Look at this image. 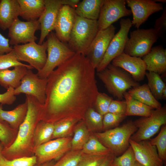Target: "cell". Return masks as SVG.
Listing matches in <instances>:
<instances>
[{
  "label": "cell",
  "mask_w": 166,
  "mask_h": 166,
  "mask_svg": "<svg viewBox=\"0 0 166 166\" xmlns=\"http://www.w3.org/2000/svg\"><path fill=\"white\" fill-rule=\"evenodd\" d=\"M95 69L85 55L75 53L47 77L42 121L79 120L94 105L99 93Z\"/></svg>",
  "instance_id": "6da1fadb"
},
{
  "label": "cell",
  "mask_w": 166,
  "mask_h": 166,
  "mask_svg": "<svg viewBox=\"0 0 166 166\" xmlns=\"http://www.w3.org/2000/svg\"><path fill=\"white\" fill-rule=\"evenodd\" d=\"M26 100L27 111L25 118L19 126L14 142L4 148L2 152V155L8 160L34 155V133L37 124L41 120L43 105L31 96L26 95Z\"/></svg>",
  "instance_id": "7a4b0ae2"
},
{
  "label": "cell",
  "mask_w": 166,
  "mask_h": 166,
  "mask_svg": "<svg viewBox=\"0 0 166 166\" xmlns=\"http://www.w3.org/2000/svg\"><path fill=\"white\" fill-rule=\"evenodd\" d=\"M97 75L109 93L119 100L127 90L139 85L128 73L111 63Z\"/></svg>",
  "instance_id": "3957f363"
},
{
  "label": "cell",
  "mask_w": 166,
  "mask_h": 166,
  "mask_svg": "<svg viewBox=\"0 0 166 166\" xmlns=\"http://www.w3.org/2000/svg\"><path fill=\"white\" fill-rule=\"evenodd\" d=\"M137 130L133 121H129L120 127L94 134L112 153L118 156L123 154L129 147V140Z\"/></svg>",
  "instance_id": "277c9868"
},
{
  "label": "cell",
  "mask_w": 166,
  "mask_h": 166,
  "mask_svg": "<svg viewBox=\"0 0 166 166\" xmlns=\"http://www.w3.org/2000/svg\"><path fill=\"white\" fill-rule=\"evenodd\" d=\"M98 31L97 20L77 15L68 42L69 47L75 53L85 55Z\"/></svg>",
  "instance_id": "5b68a950"
},
{
  "label": "cell",
  "mask_w": 166,
  "mask_h": 166,
  "mask_svg": "<svg viewBox=\"0 0 166 166\" xmlns=\"http://www.w3.org/2000/svg\"><path fill=\"white\" fill-rule=\"evenodd\" d=\"M47 55L45 65L37 73L40 78H47L56 68L73 57L75 53L61 42L53 31L47 36Z\"/></svg>",
  "instance_id": "8992f818"
},
{
  "label": "cell",
  "mask_w": 166,
  "mask_h": 166,
  "mask_svg": "<svg viewBox=\"0 0 166 166\" xmlns=\"http://www.w3.org/2000/svg\"><path fill=\"white\" fill-rule=\"evenodd\" d=\"M159 37L154 28H139L131 31L124 52L131 56L143 57L149 52Z\"/></svg>",
  "instance_id": "52a82bcc"
},
{
  "label": "cell",
  "mask_w": 166,
  "mask_h": 166,
  "mask_svg": "<svg viewBox=\"0 0 166 166\" xmlns=\"http://www.w3.org/2000/svg\"><path fill=\"white\" fill-rule=\"evenodd\" d=\"M137 128L130 139L136 142L148 140L166 124V107L153 110L148 117H142L133 121Z\"/></svg>",
  "instance_id": "ba28073f"
},
{
  "label": "cell",
  "mask_w": 166,
  "mask_h": 166,
  "mask_svg": "<svg viewBox=\"0 0 166 166\" xmlns=\"http://www.w3.org/2000/svg\"><path fill=\"white\" fill-rule=\"evenodd\" d=\"M47 47L46 41L41 45L34 42L14 45L13 48L19 61L27 62L38 72L43 68L46 63Z\"/></svg>",
  "instance_id": "9c48e42d"
},
{
  "label": "cell",
  "mask_w": 166,
  "mask_h": 166,
  "mask_svg": "<svg viewBox=\"0 0 166 166\" xmlns=\"http://www.w3.org/2000/svg\"><path fill=\"white\" fill-rule=\"evenodd\" d=\"M120 28L115 34L108 46L101 62L96 69L97 72L104 69L116 57L124 52L129 30L132 26L129 18L121 19Z\"/></svg>",
  "instance_id": "30bf717a"
},
{
  "label": "cell",
  "mask_w": 166,
  "mask_h": 166,
  "mask_svg": "<svg viewBox=\"0 0 166 166\" xmlns=\"http://www.w3.org/2000/svg\"><path fill=\"white\" fill-rule=\"evenodd\" d=\"M70 137L55 139L34 148V155L37 158L36 164H40L53 160H58L71 149Z\"/></svg>",
  "instance_id": "8fae6325"
},
{
  "label": "cell",
  "mask_w": 166,
  "mask_h": 166,
  "mask_svg": "<svg viewBox=\"0 0 166 166\" xmlns=\"http://www.w3.org/2000/svg\"><path fill=\"white\" fill-rule=\"evenodd\" d=\"M47 78H40L37 73L28 69L22 78L20 85L14 89L15 96L21 93L31 96L43 105L46 99V90Z\"/></svg>",
  "instance_id": "7c38bea8"
},
{
  "label": "cell",
  "mask_w": 166,
  "mask_h": 166,
  "mask_svg": "<svg viewBox=\"0 0 166 166\" xmlns=\"http://www.w3.org/2000/svg\"><path fill=\"white\" fill-rule=\"evenodd\" d=\"M125 0H104L97 22L99 30L105 29L120 19L132 14Z\"/></svg>",
  "instance_id": "4fadbf2b"
},
{
  "label": "cell",
  "mask_w": 166,
  "mask_h": 166,
  "mask_svg": "<svg viewBox=\"0 0 166 166\" xmlns=\"http://www.w3.org/2000/svg\"><path fill=\"white\" fill-rule=\"evenodd\" d=\"M40 29L38 20L24 22L18 18L8 29L10 45L14 46L35 42L37 38L35 35V32Z\"/></svg>",
  "instance_id": "5bb4252c"
},
{
  "label": "cell",
  "mask_w": 166,
  "mask_h": 166,
  "mask_svg": "<svg viewBox=\"0 0 166 166\" xmlns=\"http://www.w3.org/2000/svg\"><path fill=\"white\" fill-rule=\"evenodd\" d=\"M116 29L112 25L105 29L99 30L88 48L85 56L95 69L101 61L115 34Z\"/></svg>",
  "instance_id": "9a60e30c"
},
{
  "label": "cell",
  "mask_w": 166,
  "mask_h": 166,
  "mask_svg": "<svg viewBox=\"0 0 166 166\" xmlns=\"http://www.w3.org/2000/svg\"><path fill=\"white\" fill-rule=\"evenodd\" d=\"M132 14V26L139 29L152 14L163 10V4L152 0H127Z\"/></svg>",
  "instance_id": "2e32d148"
},
{
  "label": "cell",
  "mask_w": 166,
  "mask_h": 166,
  "mask_svg": "<svg viewBox=\"0 0 166 166\" xmlns=\"http://www.w3.org/2000/svg\"><path fill=\"white\" fill-rule=\"evenodd\" d=\"M130 145L132 148L136 161L144 166H162L163 162L159 157L156 147L148 140L136 142L130 138Z\"/></svg>",
  "instance_id": "e0dca14e"
},
{
  "label": "cell",
  "mask_w": 166,
  "mask_h": 166,
  "mask_svg": "<svg viewBox=\"0 0 166 166\" xmlns=\"http://www.w3.org/2000/svg\"><path fill=\"white\" fill-rule=\"evenodd\" d=\"M111 64L126 71L137 82L143 80L145 76L146 65L141 57L131 56L123 52L114 58Z\"/></svg>",
  "instance_id": "ac0fdd59"
},
{
  "label": "cell",
  "mask_w": 166,
  "mask_h": 166,
  "mask_svg": "<svg viewBox=\"0 0 166 166\" xmlns=\"http://www.w3.org/2000/svg\"><path fill=\"white\" fill-rule=\"evenodd\" d=\"M44 10L38 20L41 34L38 44H42L48 34L54 30L59 10L62 5L60 0H44Z\"/></svg>",
  "instance_id": "d6986e66"
},
{
  "label": "cell",
  "mask_w": 166,
  "mask_h": 166,
  "mask_svg": "<svg viewBox=\"0 0 166 166\" xmlns=\"http://www.w3.org/2000/svg\"><path fill=\"white\" fill-rule=\"evenodd\" d=\"M76 16L75 10L67 5H62L59 10L54 30L57 38L64 43L69 40Z\"/></svg>",
  "instance_id": "ffe728a7"
},
{
  "label": "cell",
  "mask_w": 166,
  "mask_h": 166,
  "mask_svg": "<svg viewBox=\"0 0 166 166\" xmlns=\"http://www.w3.org/2000/svg\"><path fill=\"white\" fill-rule=\"evenodd\" d=\"M146 70L159 75L166 71V50L162 45L152 47L149 52L142 57Z\"/></svg>",
  "instance_id": "44dd1931"
},
{
  "label": "cell",
  "mask_w": 166,
  "mask_h": 166,
  "mask_svg": "<svg viewBox=\"0 0 166 166\" xmlns=\"http://www.w3.org/2000/svg\"><path fill=\"white\" fill-rule=\"evenodd\" d=\"M20 9L17 0H1L0 2V28L8 29L14 22L18 18Z\"/></svg>",
  "instance_id": "7402d4cb"
},
{
  "label": "cell",
  "mask_w": 166,
  "mask_h": 166,
  "mask_svg": "<svg viewBox=\"0 0 166 166\" xmlns=\"http://www.w3.org/2000/svg\"><path fill=\"white\" fill-rule=\"evenodd\" d=\"M2 105H0V122L7 123L12 128L18 130L23 121L27 111V103L25 101L18 105L10 111L3 109Z\"/></svg>",
  "instance_id": "603a6c76"
},
{
  "label": "cell",
  "mask_w": 166,
  "mask_h": 166,
  "mask_svg": "<svg viewBox=\"0 0 166 166\" xmlns=\"http://www.w3.org/2000/svg\"><path fill=\"white\" fill-rule=\"evenodd\" d=\"M14 68L12 70L8 69L0 70V85L6 89L11 88L15 89L18 88L29 69L23 65Z\"/></svg>",
  "instance_id": "cb8c5ba5"
},
{
  "label": "cell",
  "mask_w": 166,
  "mask_h": 166,
  "mask_svg": "<svg viewBox=\"0 0 166 166\" xmlns=\"http://www.w3.org/2000/svg\"><path fill=\"white\" fill-rule=\"evenodd\" d=\"M19 16L26 21L38 20L45 8L44 0H17Z\"/></svg>",
  "instance_id": "d4e9b609"
},
{
  "label": "cell",
  "mask_w": 166,
  "mask_h": 166,
  "mask_svg": "<svg viewBox=\"0 0 166 166\" xmlns=\"http://www.w3.org/2000/svg\"><path fill=\"white\" fill-rule=\"evenodd\" d=\"M104 0H83L74 9L76 15L88 19L97 20Z\"/></svg>",
  "instance_id": "484cf974"
},
{
  "label": "cell",
  "mask_w": 166,
  "mask_h": 166,
  "mask_svg": "<svg viewBox=\"0 0 166 166\" xmlns=\"http://www.w3.org/2000/svg\"><path fill=\"white\" fill-rule=\"evenodd\" d=\"M128 93L134 98L153 109H159L162 107L152 94L147 84L131 88Z\"/></svg>",
  "instance_id": "4316f807"
},
{
  "label": "cell",
  "mask_w": 166,
  "mask_h": 166,
  "mask_svg": "<svg viewBox=\"0 0 166 166\" xmlns=\"http://www.w3.org/2000/svg\"><path fill=\"white\" fill-rule=\"evenodd\" d=\"M124 98L126 103V116H135L144 117L151 114L153 108L134 98L128 92L124 93Z\"/></svg>",
  "instance_id": "83f0119b"
},
{
  "label": "cell",
  "mask_w": 166,
  "mask_h": 166,
  "mask_svg": "<svg viewBox=\"0 0 166 166\" xmlns=\"http://www.w3.org/2000/svg\"><path fill=\"white\" fill-rule=\"evenodd\" d=\"M54 123L41 120L37 124L34 135V149L50 140L54 130Z\"/></svg>",
  "instance_id": "f1b7e54d"
},
{
  "label": "cell",
  "mask_w": 166,
  "mask_h": 166,
  "mask_svg": "<svg viewBox=\"0 0 166 166\" xmlns=\"http://www.w3.org/2000/svg\"><path fill=\"white\" fill-rule=\"evenodd\" d=\"M147 80V84L151 93L157 100L162 99V93L166 87L160 75L153 72H146Z\"/></svg>",
  "instance_id": "f546056e"
},
{
  "label": "cell",
  "mask_w": 166,
  "mask_h": 166,
  "mask_svg": "<svg viewBox=\"0 0 166 166\" xmlns=\"http://www.w3.org/2000/svg\"><path fill=\"white\" fill-rule=\"evenodd\" d=\"M76 127L71 140V150H81L90 136L84 122H81Z\"/></svg>",
  "instance_id": "4dcf8cb0"
},
{
  "label": "cell",
  "mask_w": 166,
  "mask_h": 166,
  "mask_svg": "<svg viewBox=\"0 0 166 166\" xmlns=\"http://www.w3.org/2000/svg\"><path fill=\"white\" fill-rule=\"evenodd\" d=\"M81 151L83 153L92 155H106L112 153L95 135L90 136Z\"/></svg>",
  "instance_id": "1f68e13d"
},
{
  "label": "cell",
  "mask_w": 166,
  "mask_h": 166,
  "mask_svg": "<svg viewBox=\"0 0 166 166\" xmlns=\"http://www.w3.org/2000/svg\"><path fill=\"white\" fill-rule=\"evenodd\" d=\"M149 140V143L156 147L160 159L165 161L166 160V125L161 127L160 132L155 137Z\"/></svg>",
  "instance_id": "d6a6232c"
},
{
  "label": "cell",
  "mask_w": 166,
  "mask_h": 166,
  "mask_svg": "<svg viewBox=\"0 0 166 166\" xmlns=\"http://www.w3.org/2000/svg\"><path fill=\"white\" fill-rule=\"evenodd\" d=\"M78 121L76 119H71L60 120L54 123V130L51 140L65 137Z\"/></svg>",
  "instance_id": "836d02e7"
},
{
  "label": "cell",
  "mask_w": 166,
  "mask_h": 166,
  "mask_svg": "<svg viewBox=\"0 0 166 166\" xmlns=\"http://www.w3.org/2000/svg\"><path fill=\"white\" fill-rule=\"evenodd\" d=\"M83 153L81 150L69 151L51 166H77Z\"/></svg>",
  "instance_id": "e575fe53"
},
{
  "label": "cell",
  "mask_w": 166,
  "mask_h": 166,
  "mask_svg": "<svg viewBox=\"0 0 166 166\" xmlns=\"http://www.w3.org/2000/svg\"><path fill=\"white\" fill-rule=\"evenodd\" d=\"M18 130L12 128L5 122H0V142L4 148L10 146L16 137Z\"/></svg>",
  "instance_id": "d590c367"
},
{
  "label": "cell",
  "mask_w": 166,
  "mask_h": 166,
  "mask_svg": "<svg viewBox=\"0 0 166 166\" xmlns=\"http://www.w3.org/2000/svg\"><path fill=\"white\" fill-rule=\"evenodd\" d=\"M37 158L33 155L8 160L2 155L0 157V166H35Z\"/></svg>",
  "instance_id": "8d00e7d4"
},
{
  "label": "cell",
  "mask_w": 166,
  "mask_h": 166,
  "mask_svg": "<svg viewBox=\"0 0 166 166\" xmlns=\"http://www.w3.org/2000/svg\"><path fill=\"white\" fill-rule=\"evenodd\" d=\"M136 161L133 150L130 145L121 156L114 157L111 166H134Z\"/></svg>",
  "instance_id": "74e56055"
},
{
  "label": "cell",
  "mask_w": 166,
  "mask_h": 166,
  "mask_svg": "<svg viewBox=\"0 0 166 166\" xmlns=\"http://www.w3.org/2000/svg\"><path fill=\"white\" fill-rule=\"evenodd\" d=\"M18 65H23L29 69L33 68L29 65L21 63L17 59L13 49L7 53L0 55V70L9 69Z\"/></svg>",
  "instance_id": "f35d334b"
},
{
  "label": "cell",
  "mask_w": 166,
  "mask_h": 166,
  "mask_svg": "<svg viewBox=\"0 0 166 166\" xmlns=\"http://www.w3.org/2000/svg\"><path fill=\"white\" fill-rule=\"evenodd\" d=\"M84 117L86 123L96 130L103 129V116L91 107L85 112Z\"/></svg>",
  "instance_id": "ab89813d"
},
{
  "label": "cell",
  "mask_w": 166,
  "mask_h": 166,
  "mask_svg": "<svg viewBox=\"0 0 166 166\" xmlns=\"http://www.w3.org/2000/svg\"><path fill=\"white\" fill-rule=\"evenodd\" d=\"M113 100L112 97L106 94L99 92L94 103L97 111L103 116L108 112L109 106Z\"/></svg>",
  "instance_id": "60d3db41"
},
{
  "label": "cell",
  "mask_w": 166,
  "mask_h": 166,
  "mask_svg": "<svg viewBox=\"0 0 166 166\" xmlns=\"http://www.w3.org/2000/svg\"><path fill=\"white\" fill-rule=\"evenodd\" d=\"M107 155L83 153L77 166H99L104 160Z\"/></svg>",
  "instance_id": "b9f144b4"
},
{
  "label": "cell",
  "mask_w": 166,
  "mask_h": 166,
  "mask_svg": "<svg viewBox=\"0 0 166 166\" xmlns=\"http://www.w3.org/2000/svg\"><path fill=\"white\" fill-rule=\"evenodd\" d=\"M125 115H118L108 112L103 116V128L117 127L126 117Z\"/></svg>",
  "instance_id": "7bdbcfd3"
},
{
  "label": "cell",
  "mask_w": 166,
  "mask_h": 166,
  "mask_svg": "<svg viewBox=\"0 0 166 166\" xmlns=\"http://www.w3.org/2000/svg\"><path fill=\"white\" fill-rule=\"evenodd\" d=\"M126 103L125 100H113L111 102L108 109V112L113 114L125 115Z\"/></svg>",
  "instance_id": "ee69618b"
},
{
  "label": "cell",
  "mask_w": 166,
  "mask_h": 166,
  "mask_svg": "<svg viewBox=\"0 0 166 166\" xmlns=\"http://www.w3.org/2000/svg\"><path fill=\"white\" fill-rule=\"evenodd\" d=\"M154 29L160 37L163 38L166 30V8H164L162 15L156 20Z\"/></svg>",
  "instance_id": "f6af8a7d"
},
{
  "label": "cell",
  "mask_w": 166,
  "mask_h": 166,
  "mask_svg": "<svg viewBox=\"0 0 166 166\" xmlns=\"http://www.w3.org/2000/svg\"><path fill=\"white\" fill-rule=\"evenodd\" d=\"M14 89L9 88L7 91L2 94H0V105H11L16 99L14 94Z\"/></svg>",
  "instance_id": "bcb514c9"
},
{
  "label": "cell",
  "mask_w": 166,
  "mask_h": 166,
  "mask_svg": "<svg viewBox=\"0 0 166 166\" xmlns=\"http://www.w3.org/2000/svg\"><path fill=\"white\" fill-rule=\"evenodd\" d=\"M13 48L9 44V39L6 38L0 33V55L11 52Z\"/></svg>",
  "instance_id": "7dc6e473"
},
{
  "label": "cell",
  "mask_w": 166,
  "mask_h": 166,
  "mask_svg": "<svg viewBox=\"0 0 166 166\" xmlns=\"http://www.w3.org/2000/svg\"><path fill=\"white\" fill-rule=\"evenodd\" d=\"M80 1L79 0H60L62 5H67L75 9Z\"/></svg>",
  "instance_id": "c3c4849f"
},
{
  "label": "cell",
  "mask_w": 166,
  "mask_h": 166,
  "mask_svg": "<svg viewBox=\"0 0 166 166\" xmlns=\"http://www.w3.org/2000/svg\"><path fill=\"white\" fill-rule=\"evenodd\" d=\"M115 155L113 153L107 155L104 160L99 166H111Z\"/></svg>",
  "instance_id": "681fc988"
},
{
  "label": "cell",
  "mask_w": 166,
  "mask_h": 166,
  "mask_svg": "<svg viewBox=\"0 0 166 166\" xmlns=\"http://www.w3.org/2000/svg\"><path fill=\"white\" fill-rule=\"evenodd\" d=\"M52 164V163L49 161L42 164H36L35 166H51Z\"/></svg>",
  "instance_id": "f907efd6"
},
{
  "label": "cell",
  "mask_w": 166,
  "mask_h": 166,
  "mask_svg": "<svg viewBox=\"0 0 166 166\" xmlns=\"http://www.w3.org/2000/svg\"><path fill=\"white\" fill-rule=\"evenodd\" d=\"M166 99V87L163 90L162 93V99L165 100Z\"/></svg>",
  "instance_id": "816d5d0a"
},
{
  "label": "cell",
  "mask_w": 166,
  "mask_h": 166,
  "mask_svg": "<svg viewBox=\"0 0 166 166\" xmlns=\"http://www.w3.org/2000/svg\"><path fill=\"white\" fill-rule=\"evenodd\" d=\"M4 148V146L0 142V157L2 155V152Z\"/></svg>",
  "instance_id": "f5cc1de1"
},
{
  "label": "cell",
  "mask_w": 166,
  "mask_h": 166,
  "mask_svg": "<svg viewBox=\"0 0 166 166\" xmlns=\"http://www.w3.org/2000/svg\"><path fill=\"white\" fill-rule=\"evenodd\" d=\"M154 1L156 2H160V3H164L166 2V0H154Z\"/></svg>",
  "instance_id": "db71d44e"
},
{
  "label": "cell",
  "mask_w": 166,
  "mask_h": 166,
  "mask_svg": "<svg viewBox=\"0 0 166 166\" xmlns=\"http://www.w3.org/2000/svg\"><path fill=\"white\" fill-rule=\"evenodd\" d=\"M134 166H144L140 163H139V162L136 161L135 162V165Z\"/></svg>",
  "instance_id": "11a10c76"
},
{
  "label": "cell",
  "mask_w": 166,
  "mask_h": 166,
  "mask_svg": "<svg viewBox=\"0 0 166 166\" xmlns=\"http://www.w3.org/2000/svg\"><path fill=\"white\" fill-rule=\"evenodd\" d=\"M162 166H165V165H163Z\"/></svg>",
  "instance_id": "9f6ffc18"
},
{
  "label": "cell",
  "mask_w": 166,
  "mask_h": 166,
  "mask_svg": "<svg viewBox=\"0 0 166 166\" xmlns=\"http://www.w3.org/2000/svg\"><path fill=\"white\" fill-rule=\"evenodd\" d=\"M1 0H0V2H1Z\"/></svg>",
  "instance_id": "6f0895ef"
}]
</instances>
